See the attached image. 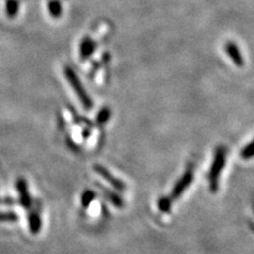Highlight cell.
<instances>
[{
	"mask_svg": "<svg viewBox=\"0 0 254 254\" xmlns=\"http://www.w3.org/2000/svg\"><path fill=\"white\" fill-rule=\"evenodd\" d=\"M226 157H227V147L224 145L218 146L215 150V154H214L213 163L209 174L210 190L213 193H215L218 190L219 176L226 164Z\"/></svg>",
	"mask_w": 254,
	"mask_h": 254,
	"instance_id": "obj_1",
	"label": "cell"
},
{
	"mask_svg": "<svg viewBox=\"0 0 254 254\" xmlns=\"http://www.w3.org/2000/svg\"><path fill=\"white\" fill-rule=\"evenodd\" d=\"M193 179H194V165L192 163H190L184 175H182L180 179L176 182V184H175L172 193L169 196L170 199L173 201L175 199H177V198H179L182 195V193H184L185 190L190 187V185L192 184Z\"/></svg>",
	"mask_w": 254,
	"mask_h": 254,
	"instance_id": "obj_2",
	"label": "cell"
},
{
	"mask_svg": "<svg viewBox=\"0 0 254 254\" xmlns=\"http://www.w3.org/2000/svg\"><path fill=\"white\" fill-rule=\"evenodd\" d=\"M66 76H67V78L70 81V83L72 84L73 88L75 89L76 93L78 94L79 100H81V102L83 103V105H84L85 107H87V108H90V107H91V101H90V99H89L88 97H87L86 92H84V90H83V88H82V86H81V84H79L78 79H77V77L74 75V73H73L72 71H71L70 69H66Z\"/></svg>",
	"mask_w": 254,
	"mask_h": 254,
	"instance_id": "obj_3",
	"label": "cell"
},
{
	"mask_svg": "<svg viewBox=\"0 0 254 254\" xmlns=\"http://www.w3.org/2000/svg\"><path fill=\"white\" fill-rule=\"evenodd\" d=\"M93 169H94L95 173H98L100 176H102V178H104L108 182V184H110L115 189H117L119 190H124L125 186H124L123 182L120 181L119 179H117L116 177H114L113 175H111L107 171V169L104 168V166L99 165V164H95Z\"/></svg>",
	"mask_w": 254,
	"mask_h": 254,
	"instance_id": "obj_4",
	"label": "cell"
},
{
	"mask_svg": "<svg viewBox=\"0 0 254 254\" xmlns=\"http://www.w3.org/2000/svg\"><path fill=\"white\" fill-rule=\"evenodd\" d=\"M17 190L19 193V202L25 209H30V206L32 204L31 200V196L29 194L28 190V186H27V181L25 179H18L17 181Z\"/></svg>",
	"mask_w": 254,
	"mask_h": 254,
	"instance_id": "obj_5",
	"label": "cell"
},
{
	"mask_svg": "<svg viewBox=\"0 0 254 254\" xmlns=\"http://www.w3.org/2000/svg\"><path fill=\"white\" fill-rule=\"evenodd\" d=\"M225 51L236 66L242 67L244 65V59L240 51V48H238L233 42H228L225 45Z\"/></svg>",
	"mask_w": 254,
	"mask_h": 254,
	"instance_id": "obj_6",
	"label": "cell"
},
{
	"mask_svg": "<svg viewBox=\"0 0 254 254\" xmlns=\"http://www.w3.org/2000/svg\"><path fill=\"white\" fill-rule=\"evenodd\" d=\"M29 227L32 234H37L39 231H41L42 221H41V217H39L36 211L34 212L32 211L29 215Z\"/></svg>",
	"mask_w": 254,
	"mask_h": 254,
	"instance_id": "obj_7",
	"label": "cell"
},
{
	"mask_svg": "<svg viewBox=\"0 0 254 254\" xmlns=\"http://www.w3.org/2000/svg\"><path fill=\"white\" fill-rule=\"evenodd\" d=\"M172 200L170 199V197H162L159 199L158 201V206H159V210H161L162 212L168 213L171 210V206H172Z\"/></svg>",
	"mask_w": 254,
	"mask_h": 254,
	"instance_id": "obj_8",
	"label": "cell"
},
{
	"mask_svg": "<svg viewBox=\"0 0 254 254\" xmlns=\"http://www.w3.org/2000/svg\"><path fill=\"white\" fill-rule=\"evenodd\" d=\"M18 216L13 212H0V222H15Z\"/></svg>",
	"mask_w": 254,
	"mask_h": 254,
	"instance_id": "obj_9",
	"label": "cell"
},
{
	"mask_svg": "<svg viewBox=\"0 0 254 254\" xmlns=\"http://www.w3.org/2000/svg\"><path fill=\"white\" fill-rule=\"evenodd\" d=\"M241 156L243 159H250L254 157V140H252L247 146L243 148Z\"/></svg>",
	"mask_w": 254,
	"mask_h": 254,
	"instance_id": "obj_10",
	"label": "cell"
},
{
	"mask_svg": "<svg viewBox=\"0 0 254 254\" xmlns=\"http://www.w3.org/2000/svg\"><path fill=\"white\" fill-rule=\"evenodd\" d=\"M93 198H94L93 193L90 192V190H86V192L83 195V198H82L83 205L84 206H88V204L90 203V201L93 199Z\"/></svg>",
	"mask_w": 254,
	"mask_h": 254,
	"instance_id": "obj_11",
	"label": "cell"
}]
</instances>
